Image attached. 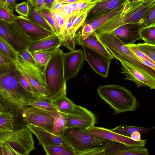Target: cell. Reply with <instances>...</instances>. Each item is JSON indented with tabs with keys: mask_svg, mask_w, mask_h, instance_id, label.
<instances>
[{
	"mask_svg": "<svg viewBox=\"0 0 155 155\" xmlns=\"http://www.w3.org/2000/svg\"><path fill=\"white\" fill-rule=\"evenodd\" d=\"M154 5L155 0L128 2L119 12L94 31L97 35H99L111 32L117 28L126 24H134L143 26L152 8Z\"/></svg>",
	"mask_w": 155,
	"mask_h": 155,
	"instance_id": "6da1fadb",
	"label": "cell"
},
{
	"mask_svg": "<svg viewBox=\"0 0 155 155\" xmlns=\"http://www.w3.org/2000/svg\"><path fill=\"white\" fill-rule=\"evenodd\" d=\"M75 152V155H103L111 140L86 131L68 128L62 136Z\"/></svg>",
	"mask_w": 155,
	"mask_h": 155,
	"instance_id": "7a4b0ae2",
	"label": "cell"
},
{
	"mask_svg": "<svg viewBox=\"0 0 155 155\" xmlns=\"http://www.w3.org/2000/svg\"><path fill=\"white\" fill-rule=\"evenodd\" d=\"M10 71L0 74V100L17 111L21 112L36 97L22 88L17 75Z\"/></svg>",
	"mask_w": 155,
	"mask_h": 155,
	"instance_id": "3957f363",
	"label": "cell"
},
{
	"mask_svg": "<svg viewBox=\"0 0 155 155\" xmlns=\"http://www.w3.org/2000/svg\"><path fill=\"white\" fill-rule=\"evenodd\" d=\"M59 48L53 54L43 71L49 95L45 97L50 101L61 96H66V82L64 75L63 54Z\"/></svg>",
	"mask_w": 155,
	"mask_h": 155,
	"instance_id": "277c9868",
	"label": "cell"
},
{
	"mask_svg": "<svg viewBox=\"0 0 155 155\" xmlns=\"http://www.w3.org/2000/svg\"><path fill=\"white\" fill-rule=\"evenodd\" d=\"M97 92L100 97L110 106L116 114L134 111L137 107L136 97L130 91L120 85H101Z\"/></svg>",
	"mask_w": 155,
	"mask_h": 155,
	"instance_id": "5b68a950",
	"label": "cell"
},
{
	"mask_svg": "<svg viewBox=\"0 0 155 155\" xmlns=\"http://www.w3.org/2000/svg\"><path fill=\"white\" fill-rule=\"evenodd\" d=\"M97 35L99 40L114 58L120 61L128 62L155 78V70L144 65L141 59L117 38L114 31Z\"/></svg>",
	"mask_w": 155,
	"mask_h": 155,
	"instance_id": "8992f818",
	"label": "cell"
},
{
	"mask_svg": "<svg viewBox=\"0 0 155 155\" xmlns=\"http://www.w3.org/2000/svg\"><path fill=\"white\" fill-rule=\"evenodd\" d=\"M13 63L15 70L27 79L39 96L46 97L49 95V91L43 71L44 68L28 62L22 58L20 54L13 60Z\"/></svg>",
	"mask_w": 155,
	"mask_h": 155,
	"instance_id": "52a82bcc",
	"label": "cell"
},
{
	"mask_svg": "<svg viewBox=\"0 0 155 155\" xmlns=\"http://www.w3.org/2000/svg\"><path fill=\"white\" fill-rule=\"evenodd\" d=\"M21 113L23 120L26 124L38 127L51 132L54 121L53 112L28 106Z\"/></svg>",
	"mask_w": 155,
	"mask_h": 155,
	"instance_id": "ba28073f",
	"label": "cell"
},
{
	"mask_svg": "<svg viewBox=\"0 0 155 155\" xmlns=\"http://www.w3.org/2000/svg\"><path fill=\"white\" fill-rule=\"evenodd\" d=\"M33 133L26 127L14 130L4 141L8 143L18 155H29L35 148Z\"/></svg>",
	"mask_w": 155,
	"mask_h": 155,
	"instance_id": "9c48e42d",
	"label": "cell"
},
{
	"mask_svg": "<svg viewBox=\"0 0 155 155\" xmlns=\"http://www.w3.org/2000/svg\"><path fill=\"white\" fill-rule=\"evenodd\" d=\"M68 128L85 130L94 125L96 118L91 111L76 105L73 111L67 114Z\"/></svg>",
	"mask_w": 155,
	"mask_h": 155,
	"instance_id": "30bf717a",
	"label": "cell"
},
{
	"mask_svg": "<svg viewBox=\"0 0 155 155\" xmlns=\"http://www.w3.org/2000/svg\"><path fill=\"white\" fill-rule=\"evenodd\" d=\"M93 135L104 139L115 141L131 147H141L145 146L146 140L135 141L130 136H126L111 131L110 129L94 126L85 130Z\"/></svg>",
	"mask_w": 155,
	"mask_h": 155,
	"instance_id": "8fae6325",
	"label": "cell"
},
{
	"mask_svg": "<svg viewBox=\"0 0 155 155\" xmlns=\"http://www.w3.org/2000/svg\"><path fill=\"white\" fill-rule=\"evenodd\" d=\"M122 66L121 73L126 78L134 82L138 87H147L151 89H155V78L133 65L130 63L120 61Z\"/></svg>",
	"mask_w": 155,
	"mask_h": 155,
	"instance_id": "7c38bea8",
	"label": "cell"
},
{
	"mask_svg": "<svg viewBox=\"0 0 155 155\" xmlns=\"http://www.w3.org/2000/svg\"><path fill=\"white\" fill-rule=\"evenodd\" d=\"M81 45L84 51V60L88 62L96 73L106 78L111 60L84 45Z\"/></svg>",
	"mask_w": 155,
	"mask_h": 155,
	"instance_id": "4fadbf2b",
	"label": "cell"
},
{
	"mask_svg": "<svg viewBox=\"0 0 155 155\" xmlns=\"http://www.w3.org/2000/svg\"><path fill=\"white\" fill-rule=\"evenodd\" d=\"M84 61V54L81 49L63 53L64 72L66 82L77 75L83 65Z\"/></svg>",
	"mask_w": 155,
	"mask_h": 155,
	"instance_id": "5bb4252c",
	"label": "cell"
},
{
	"mask_svg": "<svg viewBox=\"0 0 155 155\" xmlns=\"http://www.w3.org/2000/svg\"><path fill=\"white\" fill-rule=\"evenodd\" d=\"M14 23L25 34L30 41L38 40L54 34L21 15L18 16L15 19Z\"/></svg>",
	"mask_w": 155,
	"mask_h": 155,
	"instance_id": "9a60e30c",
	"label": "cell"
},
{
	"mask_svg": "<svg viewBox=\"0 0 155 155\" xmlns=\"http://www.w3.org/2000/svg\"><path fill=\"white\" fill-rule=\"evenodd\" d=\"M25 126L27 127L36 136L38 140V144L42 147L44 146L68 145L62 136L53 134L51 132L38 127L27 124Z\"/></svg>",
	"mask_w": 155,
	"mask_h": 155,
	"instance_id": "2e32d148",
	"label": "cell"
},
{
	"mask_svg": "<svg viewBox=\"0 0 155 155\" xmlns=\"http://www.w3.org/2000/svg\"><path fill=\"white\" fill-rule=\"evenodd\" d=\"M143 26L137 24H126L115 29L114 31L115 34L125 45L133 44L137 40L141 39L139 30Z\"/></svg>",
	"mask_w": 155,
	"mask_h": 155,
	"instance_id": "e0dca14e",
	"label": "cell"
},
{
	"mask_svg": "<svg viewBox=\"0 0 155 155\" xmlns=\"http://www.w3.org/2000/svg\"><path fill=\"white\" fill-rule=\"evenodd\" d=\"M129 0H107L97 2L88 12L84 22L105 15Z\"/></svg>",
	"mask_w": 155,
	"mask_h": 155,
	"instance_id": "ac0fdd59",
	"label": "cell"
},
{
	"mask_svg": "<svg viewBox=\"0 0 155 155\" xmlns=\"http://www.w3.org/2000/svg\"><path fill=\"white\" fill-rule=\"evenodd\" d=\"M75 38L76 42L79 45H84L110 60L114 59L111 54L99 40L94 31L84 39H81L76 34Z\"/></svg>",
	"mask_w": 155,
	"mask_h": 155,
	"instance_id": "d6986e66",
	"label": "cell"
},
{
	"mask_svg": "<svg viewBox=\"0 0 155 155\" xmlns=\"http://www.w3.org/2000/svg\"><path fill=\"white\" fill-rule=\"evenodd\" d=\"M62 45L61 39L54 34L43 38L30 41L28 49L31 53L43 50L56 49Z\"/></svg>",
	"mask_w": 155,
	"mask_h": 155,
	"instance_id": "ffe728a7",
	"label": "cell"
},
{
	"mask_svg": "<svg viewBox=\"0 0 155 155\" xmlns=\"http://www.w3.org/2000/svg\"><path fill=\"white\" fill-rule=\"evenodd\" d=\"M21 31L14 23L9 24L0 20V36L9 42L13 44L16 43V35Z\"/></svg>",
	"mask_w": 155,
	"mask_h": 155,
	"instance_id": "44dd1931",
	"label": "cell"
},
{
	"mask_svg": "<svg viewBox=\"0 0 155 155\" xmlns=\"http://www.w3.org/2000/svg\"><path fill=\"white\" fill-rule=\"evenodd\" d=\"M54 118L51 133L53 134L62 136L68 129L67 114L57 111L53 112Z\"/></svg>",
	"mask_w": 155,
	"mask_h": 155,
	"instance_id": "7402d4cb",
	"label": "cell"
},
{
	"mask_svg": "<svg viewBox=\"0 0 155 155\" xmlns=\"http://www.w3.org/2000/svg\"><path fill=\"white\" fill-rule=\"evenodd\" d=\"M51 102L58 111L67 114L73 111L76 105L66 96H61Z\"/></svg>",
	"mask_w": 155,
	"mask_h": 155,
	"instance_id": "603a6c76",
	"label": "cell"
},
{
	"mask_svg": "<svg viewBox=\"0 0 155 155\" xmlns=\"http://www.w3.org/2000/svg\"><path fill=\"white\" fill-rule=\"evenodd\" d=\"M14 116L11 111H0V133L13 131Z\"/></svg>",
	"mask_w": 155,
	"mask_h": 155,
	"instance_id": "cb8c5ba5",
	"label": "cell"
},
{
	"mask_svg": "<svg viewBox=\"0 0 155 155\" xmlns=\"http://www.w3.org/2000/svg\"><path fill=\"white\" fill-rule=\"evenodd\" d=\"M155 127H142L129 126L121 124L116 127L110 129L113 132L126 136H130L131 134L135 131H138L140 133H144L150 131Z\"/></svg>",
	"mask_w": 155,
	"mask_h": 155,
	"instance_id": "d4e9b609",
	"label": "cell"
},
{
	"mask_svg": "<svg viewBox=\"0 0 155 155\" xmlns=\"http://www.w3.org/2000/svg\"><path fill=\"white\" fill-rule=\"evenodd\" d=\"M42 147L47 155H75V152L68 145L44 146Z\"/></svg>",
	"mask_w": 155,
	"mask_h": 155,
	"instance_id": "484cf974",
	"label": "cell"
},
{
	"mask_svg": "<svg viewBox=\"0 0 155 155\" xmlns=\"http://www.w3.org/2000/svg\"><path fill=\"white\" fill-rule=\"evenodd\" d=\"M29 5L30 8L29 13L26 18L37 25L54 33L52 28L45 20L39 11L35 10L30 5Z\"/></svg>",
	"mask_w": 155,
	"mask_h": 155,
	"instance_id": "4316f807",
	"label": "cell"
},
{
	"mask_svg": "<svg viewBox=\"0 0 155 155\" xmlns=\"http://www.w3.org/2000/svg\"><path fill=\"white\" fill-rule=\"evenodd\" d=\"M125 3L119 6L105 15L90 21L84 22L83 24H89L91 26L93 31H94L105 22L119 12L123 8Z\"/></svg>",
	"mask_w": 155,
	"mask_h": 155,
	"instance_id": "83f0119b",
	"label": "cell"
},
{
	"mask_svg": "<svg viewBox=\"0 0 155 155\" xmlns=\"http://www.w3.org/2000/svg\"><path fill=\"white\" fill-rule=\"evenodd\" d=\"M58 48L37 51L31 53L37 65L40 67L44 68Z\"/></svg>",
	"mask_w": 155,
	"mask_h": 155,
	"instance_id": "f1b7e54d",
	"label": "cell"
},
{
	"mask_svg": "<svg viewBox=\"0 0 155 155\" xmlns=\"http://www.w3.org/2000/svg\"><path fill=\"white\" fill-rule=\"evenodd\" d=\"M28 106L36 107L49 111H58L51 102L42 96L34 98L30 102Z\"/></svg>",
	"mask_w": 155,
	"mask_h": 155,
	"instance_id": "f546056e",
	"label": "cell"
},
{
	"mask_svg": "<svg viewBox=\"0 0 155 155\" xmlns=\"http://www.w3.org/2000/svg\"><path fill=\"white\" fill-rule=\"evenodd\" d=\"M139 34L145 43L155 45V24L141 27L139 29Z\"/></svg>",
	"mask_w": 155,
	"mask_h": 155,
	"instance_id": "4dcf8cb0",
	"label": "cell"
},
{
	"mask_svg": "<svg viewBox=\"0 0 155 155\" xmlns=\"http://www.w3.org/2000/svg\"><path fill=\"white\" fill-rule=\"evenodd\" d=\"M17 16L14 14L13 9L8 5L0 4V20L12 24L14 23L15 19Z\"/></svg>",
	"mask_w": 155,
	"mask_h": 155,
	"instance_id": "1f68e13d",
	"label": "cell"
},
{
	"mask_svg": "<svg viewBox=\"0 0 155 155\" xmlns=\"http://www.w3.org/2000/svg\"><path fill=\"white\" fill-rule=\"evenodd\" d=\"M39 11L45 20L51 27L54 33L58 36L61 34V28L50 10L45 9Z\"/></svg>",
	"mask_w": 155,
	"mask_h": 155,
	"instance_id": "d6a6232c",
	"label": "cell"
},
{
	"mask_svg": "<svg viewBox=\"0 0 155 155\" xmlns=\"http://www.w3.org/2000/svg\"><path fill=\"white\" fill-rule=\"evenodd\" d=\"M0 49L7 56L14 60L19 52L7 40L0 36Z\"/></svg>",
	"mask_w": 155,
	"mask_h": 155,
	"instance_id": "836d02e7",
	"label": "cell"
},
{
	"mask_svg": "<svg viewBox=\"0 0 155 155\" xmlns=\"http://www.w3.org/2000/svg\"><path fill=\"white\" fill-rule=\"evenodd\" d=\"M88 13L85 12L81 13L74 21L69 32V37L73 41L76 42V32L85 21Z\"/></svg>",
	"mask_w": 155,
	"mask_h": 155,
	"instance_id": "e575fe53",
	"label": "cell"
},
{
	"mask_svg": "<svg viewBox=\"0 0 155 155\" xmlns=\"http://www.w3.org/2000/svg\"><path fill=\"white\" fill-rule=\"evenodd\" d=\"M147 149L143 147L127 148L118 151L116 155H148Z\"/></svg>",
	"mask_w": 155,
	"mask_h": 155,
	"instance_id": "d590c367",
	"label": "cell"
},
{
	"mask_svg": "<svg viewBox=\"0 0 155 155\" xmlns=\"http://www.w3.org/2000/svg\"><path fill=\"white\" fill-rule=\"evenodd\" d=\"M136 44L139 50L155 62V45L146 43Z\"/></svg>",
	"mask_w": 155,
	"mask_h": 155,
	"instance_id": "8d00e7d4",
	"label": "cell"
},
{
	"mask_svg": "<svg viewBox=\"0 0 155 155\" xmlns=\"http://www.w3.org/2000/svg\"><path fill=\"white\" fill-rule=\"evenodd\" d=\"M128 147L122 143L111 141L104 152L103 155H116L118 151Z\"/></svg>",
	"mask_w": 155,
	"mask_h": 155,
	"instance_id": "74e56055",
	"label": "cell"
},
{
	"mask_svg": "<svg viewBox=\"0 0 155 155\" xmlns=\"http://www.w3.org/2000/svg\"><path fill=\"white\" fill-rule=\"evenodd\" d=\"M17 75L18 83L23 89L35 97H41L38 94L33 87L24 77L19 73Z\"/></svg>",
	"mask_w": 155,
	"mask_h": 155,
	"instance_id": "f35d334b",
	"label": "cell"
},
{
	"mask_svg": "<svg viewBox=\"0 0 155 155\" xmlns=\"http://www.w3.org/2000/svg\"><path fill=\"white\" fill-rule=\"evenodd\" d=\"M13 60L0 49V70L11 71L13 67Z\"/></svg>",
	"mask_w": 155,
	"mask_h": 155,
	"instance_id": "ab89813d",
	"label": "cell"
},
{
	"mask_svg": "<svg viewBox=\"0 0 155 155\" xmlns=\"http://www.w3.org/2000/svg\"><path fill=\"white\" fill-rule=\"evenodd\" d=\"M97 3L93 2H76V13H81L85 12H88Z\"/></svg>",
	"mask_w": 155,
	"mask_h": 155,
	"instance_id": "60d3db41",
	"label": "cell"
},
{
	"mask_svg": "<svg viewBox=\"0 0 155 155\" xmlns=\"http://www.w3.org/2000/svg\"><path fill=\"white\" fill-rule=\"evenodd\" d=\"M15 8L16 11L24 17H27L29 13L30 8L27 2H24L15 5Z\"/></svg>",
	"mask_w": 155,
	"mask_h": 155,
	"instance_id": "b9f144b4",
	"label": "cell"
},
{
	"mask_svg": "<svg viewBox=\"0 0 155 155\" xmlns=\"http://www.w3.org/2000/svg\"><path fill=\"white\" fill-rule=\"evenodd\" d=\"M54 12L62 16L65 20L74 14L72 9L69 4H63Z\"/></svg>",
	"mask_w": 155,
	"mask_h": 155,
	"instance_id": "7bdbcfd3",
	"label": "cell"
},
{
	"mask_svg": "<svg viewBox=\"0 0 155 155\" xmlns=\"http://www.w3.org/2000/svg\"><path fill=\"white\" fill-rule=\"evenodd\" d=\"M126 45L137 57L141 60H145L155 64V62H154L137 48L136 44H133Z\"/></svg>",
	"mask_w": 155,
	"mask_h": 155,
	"instance_id": "ee69618b",
	"label": "cell"
},
{
	"mask_svg": "<svg viewBox=\"0 0 155 155\" xmlns=\"http://www.w3.org/2000/svg\"><path fill=\"white\" fill-rule=\"evenodd\" d=\"M20 54L22 58L26 61L33 65L39 67L37 65L31 53L28 50V46L23 49Z\"/></svg>",
	"mask_w": 155,
	"mask_h": 155,
	"instance_id": "f6af8a7d",
	"label": "cell"
},
{
	"mask_svg": "<svg viewBox=\"0 0 155 155\" xmlns=\"http://www.w3.org/2000/svg\"><path fill=\"white\" fill-rule=\"evenodd\" d=\"M49 10L61 28V34L64 27L65 19L62 16L55 12Z\"/></svg>",
	"mask_w": 155,
	"mask_h": 155,
	"instance_id": "bcb514c9",
	"label": "cell"
},
{
	"mask_svg": "<svg viewBox=\"0 0 155 155\" xmlns=\"http://www.w3.org/2000/svg\"><path fill=\"white\" fill-rule=\"evenodd\" d=\"M155 6L152 8L147 19L143 25V26H148L155 24Z\"/></svg>",
	"mask_w": 155,
	"mask_h": 155,
	"instance_id": "7dc6e473",
	"label": "cell"
},
{
	"mask_svg": "<svg viewBox=\"0 0 155 155\" xmlns=\"http://www.w3.org/2000/svg\"><path fill=\"white\" fill-rule=\"evenodd\" d=\"M32 7L37 11L47 9L45 5L44 0H36Z\"/></svg>",
	"mask_w": 155,
	"mask_h": 155,
	"instance_id": "c3c4849f",
	"label": "cell"
},
{
	"mask_svg": "<svg viewBox=\"0 0 155 155\" xmlns=\"http://www.w3.org/2000/svg\"><path fill=\"white\" fill-rule=\"evenodd\" d=\"M64 4L60 0H54L50 10L55 11L60 8Z\"/></svg>",
	"mask_w": 155,
	"mask_h": 155,
	"instance_id": "681fc988",
	"label": "cell"
},
{
	"mask_svg": "<svg viewBox=\"0 0 155 155\" xmlns=\"http://www.w3.org/2000/svg\"><path fill=\"white\" fill-rule=\"evenodd\" d=\"M139 131H136L133 132L130 135L131 139L134 141H139L140 140L141 134Z\"/></svg>",
	"mask_w": 155,
	"mask_h": 155,
	"instance_id": "f907efd6",
	"label": "cell"
},
{
	"mask_svg": "<svg viewBox=\"0 0 155 155\" xmlns=\"http://www.w3.org/2000/svg\"><path fill=\"white\" fill-rule=\"evenodd\" d=\"M13 131L6 133H0V142L9 137L12 134Z\"/></svg>",
	"mask_w": 155,
	"mask_h": 155,
	"instance_id": "816d5d0a",
	"label": "cell"
},
{
	"mask_svg": "<svg viewBox=\"0 0 155 155\" xmlns=\"http://www.w3.org/2000/svg\"><path fill=\"white\" fill-rule=\"evenodd\" d=\"M54 0H44L45 5L47 9L50 10Z\"/></svg>",
	"mask_w": 155,
	"mask_h": 155,
	"instance_id": "f5cc1de1",
	"label": "cell"
},
{
	"mask_svg": "<svg viewBox=\"0 0 155 155\" xmlns=\"http://www.w3.org/2000/svg\"><path fill=\"white\" fill-rule=\"evenodd\" d=\"M9 7L12 9L15 8L16 5V0H6Z\"/></svg>",
	"mask_w": 155,
	"mask_h": 155,
	"instance_id": "db71d44e",
	"label": "cell"
},
{
	"mask_svg": "<svg viewBox=\"0 0 155 155\" xmlns=\"http://www.w3.org/2000/svg\"><path fill=\"white\" fill-rule=\"evenodd\" d=\"M64 4H69L79 2L78 0H60Z\"/></svg>",
	"mask_w": 155,
	"mask_h": 155,
	"instance_id": "11a10c76",
	"label": "cell"
},
{
	"mask_svg": "<svg viewBox=\"0 0 155 155\" xmlns=\"http://www.w3.org/2000/svg\"><path fill=\"white\" fill-rule=\"evenodd\" d=\"M36 0H27V2L28 4L33 7L34 5Z\"/></svg>",
	"mask_w": 155,
	"mask_h": 155,
	"instance_id": "9f6ffc18",
	"label": "cell"
},
{
	"mask_svg": "<svg viewBox=\"0 0 155 155\" xmlns=\"http://www.w3.org/2000/svg\"><path fill=\"white\" fill-rule=\"evenodd\" d=\"M96 0H78L79 2H96ZM97 3V2H96Z\"/></svg>",
	"mask_w": 155,
	"mask_h": 155,
	"instance_id": "6f0895ef",
	"label": "cell"
},
{
	"mask_svg": "<svg viewBox=\"0 0 155 155\" xmlns=\"http://www.w3.org/2000/svg\"><path fill=\"white\" fill-rule=\"evenodd\" d=\"M0 2L4 4L8 5L6 0H0Z\"/></svg>",
	"mask_w": 155,
	"mask_h": 155,
	"instance_id": "680465c9",
	"label": "cell"
},
{
	"mask_svg": "<svg viewBox=\"0 0 155 155\" xmlns=\"http://www.w3.org/2000/svg\"><path fill=\"white\" fill-rule=\"evenodd\" d=\"M3 110H4V108L0 100V111H2Z\"/></svg>",
	"mask_w": 155,
	"mask_h": 155,
	"instance_id": "91938a15",
	"label": "cell"
},
{
	"mask_svg": "<svg viewBox=\"0 0 155 155\" xmlns=\"http://www.w3.org/2000/svg\"><path fill=\"white\" fill-rule=\"evenodd\" d=\"M139 0H129L128 2H135L137 1H139Z\"/></svg>",
	"mask_w": 155,
	"mask_h": 155,
	"instance_id": "94428289",
	"label": "cell"
},
{
	"mask_svg": "<svg viewBox=\"0 0 155 155\" xmlns=\"http://www.w3.org/2000/svg\"><path fill=\"white\" fill-rule=\"evenodd\" d=\"M105 0H96V2L97 3V2H101L104 1H105Z\"/></svg>",
	"mask_w": 155,
	"mask_h": 155,
	"instance_id": "6125c7cd",
	"label": "cell"
}]
</instances>
